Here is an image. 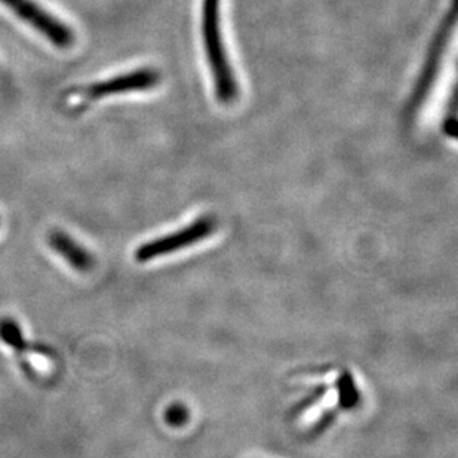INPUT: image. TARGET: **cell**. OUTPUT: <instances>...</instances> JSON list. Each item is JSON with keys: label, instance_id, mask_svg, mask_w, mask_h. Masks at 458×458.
<instances>
[{"label": "cell", "instance_id": "7a4b0ae2", "mask_svg": "<svg viewBox=\"0 0 458 458\" xmlns=\"http://www.w3.org/2000/svg\"><path fill=\"white\" fill-rule=\"evenodd\" d=\"M0 4L11 9L22 21L39 31L58 48H69L73 44V33L69 27L45 11L35 0H0Z\"/></svg>", "mask_w": 458, "mask_h": 458}, {"label": "cell", "instance_id": "277c9868", "mask_svg": "<svg viewBox=\"0 0 458 458\" xmlns=\"http://www.w3.org/2000/svg\"><path fill=\"white\" fill-rule=\"evenodd\" d=\"M454 15L455 11L453 13V15H451L450 21L444 22V26H442L439 35H437V44H435L432 51H430L428 65H426V70H424L423 78L420 81L417 91H415L414 100H412V110L419 106L420 101L423 100L424 96H426V92H428V87H430V83H432L433 76L437 73V63L441 60V52L442 49H444V45H445L446 35H448V31H450V26L454 22Z\"/></svg>", "mask_w": 458, "mask_h": 458}, {"label": "cell", "instance_id": "8992f818", "mask_svg": "<svg viewBox=\"0 0 458 458\" xmlns=\"http://www.w3.org/2000/svg\"><path fill=\"white\" fill-rule=\"evenodd\" d=\"M0 337L4 338V342L15 347V349H21L24 346L21 334L13 322H2L0 324Z\"/></svg>", "mask_w": 458, "mask_h": 458}, {"label": "cell", "instance_id": "6da1fadb", "mask_svg": "<svg viewBox=\"0 0 458 458\" xmlns=\"http://www.w3.org/2000/svg\"><path fill=\"white\" fill-rule=\"evenodd\" d=\"M216 230V220L212 216H202L193 221L191 225L182 227L175 233H169L164 238L155 239L152 242L144 243L135 251V259L139 263H148L150 259L182 251L193 243L207 239Z\"/></svg>", "mask_w": 458, "mask_h": 458}, {"label": "cell", "instance_id": "5b68a950", "mask_svg": "<svg viewBox=\"0 0 458 458\" xmlns=\"http://www.w3.org/2000/svg\"><path fill=\"white\" fill-rule=\"evenodd\" d=\"M52 245L56 251L64 255L74 267L88 268L91 266V259L88 257L87 252L81 250L76 243L72 242L69 238H65L64 234H52Z\"/></svg>", "mask_w": 458, "mask_h": 458}, {"label": "cell", "instance_id": "3957f363", "mask_svg": "<svg viewBox=\"0 0 458 458\" xmlns=\"http://www.w3.org/2000/svg\"><path fill=\"white\" fill-rule=\"evenodd\" d=\"M159 82V74L152 69L135 70L131 73L121 74L108 79L106 82L96 83L88 89V96L92 98L114 96L121 92L140 91L155 87Z\"/></svg>", "mask_w": 458, "mask_h": 458}]
</instances>
